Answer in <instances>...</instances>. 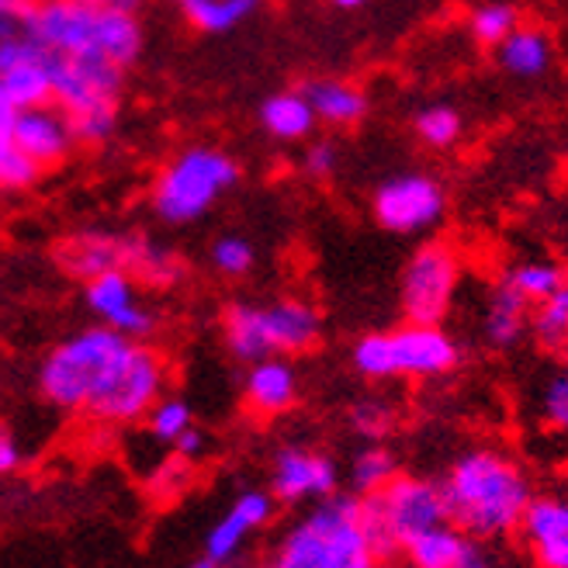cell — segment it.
Returning <instances> with one entry per match:
<instances>
[{
    "instance_id": "cell-1",
    "label": "cell",
    "mask_w": 568,
    "mask_h": 568,
    "mask_svg": "<svg viewBox=\"0 0 568 568\" xmlns=\"http://www.w3.org/2000/svg\"><path fill=\"white\" fill-rule=\"evenodd\" d=\"M437 486L447 524L481 545L517 534L534 499V481L524 465L496 447H471L458 454Z\"/></svg>"
},
{
    "instance_id": "cell-2",
    "label": "cell",
    "mask_w": 568,
    "mask_h": 568,
    "mask_svg": "<svg viewBox=\"0 0 568 568\" xmlns=\"http://www.w3.org/2000/svg\"><path fill=\"white\" fill-rule=\"evenodd\" d=\"M274 561L284 568H372L378 555L361 520V496H326L284 534Z\"/></svg>"
},
{
    "instance_id": "cell-3",
    "label": "cell",
    "mask_w": 568,
    "mask_h": 568,
    "mask_svg": "<svg viewBox=\"0 0 568 568\" xmlns=\"http://www.w3.org/2000/svg\"><path fill=\"white\" fill-rule=\"evenodd\" d=\"M132 339L111 326H91L52 347L39 367V388L55 409L88 413L108 378L115 375Z\"/></svg>"
},
{
    "instance_id": "cell-4",
    "label": "cell",
    "mask_w": 568,
    "mask_h": 568,
    "mask_svg": "<svg viewBox=\"0 0 568 568\" xmlns=\"http://www.w3.org/2000/svg\"><path fill=\"white\" fill-rule=\"evenodd\" d=\"M354 367L372 382L440 378L462 364V347L444 326L406 323L392 333H367L354 344Z\"/></svg>"
},
{
    "instance_id": "cell-5",
    "label": "cell",
    "mask_w": 568,
    "mask_h": 568,
    "mask_svg": "<svg viewBox=\"0 0 568 568\" xmlns=\"http://www.w3.org/2000/svg\"><path fill=\"white\" fill-rule=\"evenodd\" d=\"M361 520L378 561H385L399 555L403 545L413 541L416 534L447 524V509L434 478L399 471L385 489L361 496Z\"/></svg>"
},
{
    "instance_id": "cell-6",
    "label": "cell",
    "mask_w": 568,
    "mask_h": 568,
    "mask_svg": "<svg viewBox=\"0 0 568 568\" xmlns=\"http://www.w3.org/2000/svg\"><path fill=\"white\" fill-rule=\"evenodd\" d=\"M240 181V166L212 146H191L170 160L153 184V209L163 222L184 225L205 215L222 191Z\"/></svg>"
},
{
    "instance_id": "cell-7",
    "label": "cell",
    "mask_w": 568,
    "mask_h": 568,
    "mask_svg": "<svg viewBox=\"0 0 568 568\" xmlns=\"http://www.w3.org/2000/svg\"><path fill=\"white\" fill-rule=\"evenodd\" d=\"M163 385H166L163 354L150 344H142V339H132L125 357L115 367V375L108 378L101 395L88 406V416L101 423H135L163 399Z\"/></svg>"
},
{
    "instance_id": "cell-8",
    "label": "cell",
    "mask_w": 568,
    "mask_h": 568,
    "mask_svg": "<svg viewBox=\"0 0 568 568\" xmlns=\"http://www.w3.org/2000/svg\"><path fill=\"white\" fill-rule=\"evenodd\" d=\"M458 281H462V261L454 246L440 240L423 243L409 257L399 284L406 323L440 326L454 305V295H458Z\"/></svg>"
},
{
    "instance_id": "cell-9",
    "label": "cell",
    "mask_w": 568,
    "mask_h": 568,
    "mask_svg": "<svg viewBox=\"0 0 568 568\" xmlns=\"http://www.w3.org/2000/svg\"><path fill=\"white\" fill-rule=\"evenodd\" d=\"M49 80H52V104H60L67 115H80L88 108L119 104L125 70L101 52H80V55L49 52Z\"/></svg>"
},
{
    "instance_id": "cell-10",
    "label": "cell",
    "mask_w": 568,
    "mask_h": 568,
    "mask_svg": "<svg viewBox=\"0 0 568 568\" xmlns=\"http://www.w3.org/2000/svg\"><path fill=\"white\" fill-rule=\"evenodd\" d=\"M447 194L426 174H399L375 191V219L382 230L413 236L426 233L444 219Z\"/></svg>"
},
{
    "instance_id": "cell-11",
    "label": "cell",
    "mask_w": 568,
    "mask_h": 568,
    "mask_svg": "<svg viewBox=\"0 0 568 568\" xmlns=\"http://www.w3.org/2000/svg\"><path fill=\"white\" fill-rule=\"evenodd\" d=\"M98 8L83 0H45V4L21 14V32L45 52L80 55L94 49Z\"/></svg>"
},
{
    "instance_id": "cell-12",
    "label": "cell",
    "mask_w": 568,
    "mask_h": 568,
    "mask_svg": "<svg viewBox=\"0 0 568 568\" xmlns=\"http://www.w3.org/2000/svg\"><path fill=\"white\" fill-rule=\"evenodd\" d=\"M11 146L21 150L28 160H36L42 170H52L70 160L77 150L70 115L60 104H36V108H18L14 129H11Z\"/></svg>"
},
{
    "instance_id": "cell-13",
    "label": "cell",
    "mask_w": 568,
    "mask_h": 568,
    "mask_svg": "<svg viewBox=\"0 0 568 568\" xmlns=\"http://www.w3.org/2000/svg\"><path fill=\"white\" fill-rule=\"evenodd\" d=\"M339 471L320 450L308 447H281L271 468V496L281 503L326 499L336 493Z\"/></svg>"
},
{
    "instance_id": "cell-14",
    "label": "cell",
    "mask_w": 568,
    "mask_h": 568,
    "mask_svg": "<svg viewBox=\"0 0 568 568\" xmlns=\"http://www.w3.org/2000/svg\"><path fill=\"white\" fill-rule=\"evenodd\" d=\"M83 298H88V308L94 316L104 320V326L119 329L129 339H142L156 329V316L146 305L135 302V281L125 271H104L91 277Z\"/></svg>"
},
{
    "instance_id": "cell-15",
    "label": "cell",
    "mask_w": 568,
    "mask_h": 568,
    "mask_svg": "<svg viewBox=\"0 0 568 568\" xmlns=\"http://www.w3.org/2000/svg\"><path fill=\"white\" fill-rule=\"evenodd\" d=\"M409 568H493L489 551L481 541L468 537L454 524H437L430 530L416 534L399 551Z\"/></svg>"
},
{
    "instance_id": "cell-16",
    "label": "cell",
    "mask_w": 568,
    "mask_h": 568,
    "mask_svg": "<svg viewBox=\"0 0 568 568\" xmlns=\"http://www.w3.org/2000/svg\"><path fill=\"white\" fill-rule=\"evenodd\" d=\"M520 537L537 568H568V499L534 496L520 520Z\"/></svg>"
},
{
    "instance_id": "cell-17",
    "label": "cell",
    "mask_w": 568,
    "mask_h": 568,
    "mask_svg": "<svg viewBox=\"0 0 568 568\" xmlns=\"http://www.w3.org/2000/svg\"><path fill=\"white\" fill-rule=\"evenodd\" d=\"M274 517V496L264 493V489H246L236 496V503L230 506V514H225L205 537V555L215 561V565H230L246 537L264 527L267 520Z\"/></svg>"
},
{
    "instance_id": "cell-18",
    "label": "cell",
    "mask_w": 568,
    "mask_h": 568,
    "mask_svg": "<svg viewBox=\"0 0 568 568\" xmlns=\"http://www.w3.org/2000/svg\"><path fill=\"white\" fill-rule=\"evenodd\" d=\"M261 312L271 354H305L320 344L323 320L316 305L302 298H277L271 305H261Z\"/></svg>"
},
{
    "instance_id": "cell-19",
    "label": "cell",
    "mask_w": 568,
    "mask_h": 568,
    "mask_svg": "<svg viewBox=\"0 0 568 568\" xmlns=\"http://www.w3.org/2000/svg\"><path fill=\"white\" fill-rule=\"evenodd\" d=\"M243 395H246V406L257 413V416H281L288 413L298 399V378H295V367L281 357H264V361H253L246 382H243Z\"/></svg>"
},
{
    "instance_id": "cell-20",
    "label": "cell",
    "mask_w": 568,
    "mask_h": 568,
    "mask_svg": "<svg viewBox=\"0 0 568 568\" xmlns=\"http://www.w3.org/2000/svg\"><path fill=\"white\" fill-rule=\"evenodd\" d=\"M122 261H125V236H111V233H77L55 246V264L80 281H91L104 271H122Z\"/></svg>"
},
{
    "instance_id": "cell-21",
    "label": "cell",
    "mask_w": 568,
    "mask_h": 568,
    "mask_svg": "<svg viewBox=\"0 0 568 568\" xmlns=\"http://www.w3.org/2000/svg\"><path fill=\"white\" fill-rule=\"evenodd\" d=\"M298 94L308 101L316 122H326V125H357L367 115V94L351 80L316 77V80H305Z\"/></svg>"
},
{
    "instance_id": "cell-22",
    "label": "cell",
    "mask_w": 568,
    "mask_h": 568,
    "mask_svg": "<svg viewBox=\"0 0 568 568\" xmlns=\"http://www.w3.org/2000/svg\"><path fill=\"white\" fill-rule=\"evenodd\" d=\"M530 308L534 305L506 277L496 281V288L489 292V302H486V316H481V333H486L489 347H496V351L517 347L520 336L527 333Z\"/></svg>"
},
{
    "instance_id": "cell-23",
    "label": "cell",
    "mask_w": 568,
    "mask_h": 568,
    "mask_svg": "<svg viewBox=\"0 0 568 568\" xmlns=\"http://www.w3.org/2000/svg\"><path fill=\"white\" fill-rule=\"evenodd\" d=\"M122 271L132 281L150 284V288H174V284L184 277V264L178 253L150 236H125Z\"/></svg>"
},
{
    "instance_id": "cell-24",
    "label": "cell",
    "mask_w": 568,
    "mask_h": 568,
    "mask_svg": "<svg viewBox=\"0 0 568 568\" xmlns=\"http://www.w3.org/2000/svg\"><path fill=\"white\" fill-rule=\"evenodd\" d=\"M499 67L514 77H524V80H537L551 70V39L541 28H514L499 45Z\"/></svg>"
},
{
    "instance_id": "cell-25",
    "label": "cell",
    "mask_w": 568,
    "mask_h": 568,
    "mask_svg": "<svg viewBox=\"0 0 568 568\" xmlns=\"http://www.w3.org/2000/svg\"><path fill=\"white\" fill-rule=\"evenodd\" d=\"M222 333H225V347L233 351L236 361H264L274 357L271 344H267V329H264V312L261 305H246V302H233L222 312Z\"/></svg>"
},
{
    "instance_id": "cell-26",
    "label": "cell",
    "mask_w": 568,
    "mask_h": 568,
    "mask_svg": "<svg viewBox=\"0 0 568 568\" xmlns=\"http://www.w3.org/2000/svg\"><path fill=\"white\" fill-rule=\"evenodd\" d=\"M94 49L101 55H108L111 63H119L122 70H129L139 60V52H142V24H139V18L129 14V11H115V8H98Z\"/></svg>"
},
{
    "instance_id": "cell-27",
    "label": "cell",
    "mask_w": 568,
    "mask_h": 568,
    "mask_svg": "<svg viewBox=\"0 0 568 568\" xmlns=\"http://www.w3.org/2000/svg\"><path fill=\"white\" fill-rule=\"evenodd\" d=\"M0 88L11 98L14 108H36L52 101V80H49V52L39 45L32 55H24L14 67L0 73Z\"/></svg>"
},
{
    "instance_id": "cell-28",
    "label": "cell",
    "mask_w": 568,
    "mask_h": 568,
    "mask_svg": "<svg viewBox=\"0 0 568 568\" xmlns=\"http://www.w3.org/2000/svg\"><path fill=\"white\" fill-rule=\"evenodd\" d=\"M261 125L281 142H295L316 129V115H312L308 101L298 91H288V94H274L261 104Z\"/></svg>"
},
{
    "instance_id": "cell-29",
    "label": "cell",
    "mask_w": 568,
    "mask_h": 568,
    "mask_svg": "<svg viewBox=\"0 0 568 568\" xmlns=\"http://www.w3.org/2000/svg\"><path fill=\"white\" fill-rule=\"evenodd\" d=\"M178 8L184 18L202 28V32H233L236 24H243L253 11L261 8V0H178Z\"/></svg>"
},
{
    "instance_id": "cell-30",
    "label": "cell",
    "mask_w": 568,
    "mask_h": 568,
    "mask_svg": "<svg viewBox=\"0 0 568 568\" xmlns=\"http://www.w3.org/2000/svg\"><path fill=\"white\" fill-rule=\"evenodd\" d=\"M527 326H530L534 339L545 351H565L568 347V281L551 298L537 302L530 308V323Z\"/></svg>"
},
{
    "instance_id": "cell-31",
    "label": "cell",
    "mask_w": 568,
    "mask_h": 568,
    "mask_svg": "<svg viewBox=\"0 0 568 568\" xmlns=\"http://www.w3.org/2000/svg\"><path fill=\"white\" fill-rule=\"evenodd\" d=\"M395 475H399L395 454L382 444H372V447H364L351 465V489H354V496H372V493L385 489Z\"/></svg>"
},
{
    "instance_id": "cell-32",
    "label": "cell",
    "mask_w": 568,
    "mask_h": 568,
    "mask_svg": "<svg viewBox=\"0 0 568 568\" xmlns=\"http://www.w3.org/2000/svg\"><path fill=\"white\" fill-rule=\"evenodd\" d=\"M416 135L426 142L430 150H450L454 142L462 139V111L450 108V104H430V108H419L416 119H413Z\"/></svg>"
},
{
    "instance_id": "cell-33",
    "label": "cell",
    "mask_w": 568,
    "mask_h": 568,
    "mask_svg": "<svg viewBox=\"0 0 568 568\" xmlns=\"http://www.w3.org/2000/svg\"><path fill=\"white\" fill-rule=\"evenodd\" d=\"M514 288L530 302V305H537V302H545V298H551L561 284L568 281V274L558 267V264H545V261H534V264H517V267H509L506 274H503Z\"/></svg>"
},
{
    "instance_id": "cell-34",
    "label": "cell",
    "mask_w": 568,
    "mask_h": 568,
    "mask_svg": "<svg viewBox=\"0 0 568 568\" xmlns=\"http://www.w3.org/2000/svg\"><path fill=\"white\" fill-rule=\"evenodd\" d=\"M520 24V14L514 4H506V0H489V4H481L471 11V39L478 45H499L514 28Z\"/></svg>"
},
{
    "instance_id": "cell-35",
    "label": "cell",
    "mask_w": 568,
    "mask_h": 568,
    "mask_svg": "<svg viewBox=\"0 0 568 568\" xmlns=\"http://www.w3.org/2000/svg\"><path fill=\"white\" fill-rule=\"evenodd\" d=\"M73 125V139L77 146H101L111 135H115L119 125V104H101V108H88L80 115H70Z\"/></svg>"
},
{
    "instance_id": "cell-36",
    "label": "cell",
    "mask_w": 568,
    "mask_h": 568,
    "mask_svg": "<svg viewBox=\"0 0 568 568\" xmlns=\"http://www.w3.org/2000/svg\"><path fill=\"white\" fill-rule=\"evenodd\" d=\"M351 426H354V434H361L364 440H382L392 434V426H395V409L392 403L385 399H361L354 403L351 409Z\"/></svg>"
},
{
    "instance_id": "cell-37",
    "label": "cell",
    "mask_w": 568,
    "mask_h": 568,
    "mask_svg": "<svg viewBox=\"0 0 568 568\" xmlns=\"http://www.w3.org/2000/svg\"><path fill=\"white\" fill-rule=\"evenodd\" d=\"M146 416H150V434L163 444H174L191 426V406L184 399H160Z\"/></svg>"
},
{
    "instance_id": "cell-38",
    "label": "cell",
    "mask_w": 568,
    "mask_h": 568,
    "mask_svg": "<svg viewBox=\"0 0 568 568\" xmlns=\"http://www.w3.org/2000/svg\"><path fill=\"white\" fill-rule=\"evenodd\" d=\"M253 261H257V253H253V246L243 236H222L212 246V264L230 277H243L253 267Z\"/></svg>"
},
{
    "instance_id": "cell-39",
    "label": "cell",
    "mask_w": 568,
    "mask_h": 568,
    "mask_svg": "<svg viewBox=\"0 0 568 568\" xmlns=\"http://www.w3.org/2000/svg\"><path fill=\"white\" fill-rule=\"evenodd\" d=\"M541 409H545V419L555 426V430L568 434V382H565L561 375L545 388Z\"/></svg>"
},
{
    "instance_id": "cell-40",
    "label": "cell",
    "mask_w": 568,
    "mask_h": 568,
    "mask_svg": "<svg viewBox=\"0 0 568 568\" xmlns=\"http://www.w3.org/2000/svg\"><path fill=\"white\" fill-rule=\"evenodd\" d=\"M336 160H339V153L333 142H312L305 153V170L312 178H329L336 170Z\"/></svg>"
},
{
    "instance_id": "cell-41",
    "label": "cell",
    "mask_w": 568,
    "mask_h": 568,
    "mask_svg": "<svg viewBox=\"0 0 568 568\" xmlns=\"http://www.w3.org/2000/svg\"><path fill=\"white\" fill-rule=\"evenodd\" d=\"M21 462H24V454H21V444L14 440V434L8 430V426L0 423V475L14 471V468H18Z\"/></svg>"
},
{
    "instance_id": "cell-42",
    "label": "cell",
    "mask_w": 568,
    "mask_h": 568,
    "mask_svg": "<svg viewBox=\"0 0 568 568\" xmlns=\"http://www.w3.org/2000/svg\"><path fill=\"white\" fill-rule=\"evenodd\" d=\"M174 450H178V458H184V462L202 458V450H205V434L197 430V426H187V430L174 440Z\"/></svg>"
},
{
    "instance_id": "cell-43",
    "label": "cell",
    "mask_w": 568,
    "mask_h": 568,
    "mask_svg": "<svg viewBox=\"0 0 568 568\" xmlns=\"http://www.w3.org/2000/svg\"><path fill=\"white\" fill-rule=\"evenodd\" d=\"M14 115L18 108L11 104V98L4 94V88H0V150L11 146V129H14Z\"/></svg>"
},
{
    "instance_id": "cell-44",
    "label": "cell",
    "mask_w": 568,
    "mask_h": 568,
    "mask_svg": "<svg viewBox=\"0 0 568 568\" xmlns=\"http://www.w3.org/2000/svg\"><path fill=\"white\" fill-rule=\"evenodd\" d=\"M14 36H21V14H14V11H8L4 4H0V42L14 39Z\"/></svg>"
},
{
    "instance_id": "cell-45",
    "label": "cell",
    "mask_w": 568,
    "mask_h": 568,
    "mask_svg": "<svg viewBox=\"0 0 568 568\" xmlns=\"http://www.w3.org/2000/svg\"><path fill=\"white\" fill-rule=\"evenodd\" d=\"M83 4H94V8H115V11H129V14H135V8L142 4V0H83Z\"/></svg>"
},
{
    "instance_id": "cell-46",
    "label": "cell",
    "mask_w": 568,
    "mask_h": 568,
    "mask_svg": "<svg viewBox=\"0 0 568 568\" xmlns=\"http://www.w3.org/2000/svg\"><path fill=\"white\" fill-rule=\"evenodd\" d=\"M8 11H14V14H28L32 8H39V4H45V0H0Z\"/></svg>"
},
{
    "instance_id": "cell-47",
    "label": "cell",
    "mask_w": 568,
    "mask_h": 568,
    "mask_svg": "<svg viewBox=\"0 0 568 568\" xmlns=\"http://www.w3.org/2000/svg\"><path fill=\"white\" fill-rule=\"evenodd\" d=\"M329 4H336V8H344V11H354V8L367 4V0H329Z\"/></svg>"
},
{
    "instance_id": "cell-48",
    "label": "cell",
    "mask_w": 568,
    "mask_h": 568,
    "mask_svg": "<svg viewBox=\"0 0 568 568\" xmlns=\"http://www.w3.org/2000/svg\"><path fill=\"white\" fill-rule=\"evenodd\" d=\"M187 568H222V565H215V561H212L209 555H202V558H194V561H191Z\"/></svg>"
},
{
    "instance_id": "cell-49",
    "label": "cell",
    "mask_w": 568,
    "mask_h": 568,
    "mask_svg": "<svg viewBox=\"0 0 568 568\" xmlns=\"http://www.w3.org/2000/svg\"><path fill=\"white\" fill-rule=\"evenodd\" d=\"M372 568H403V565H395V558H385V561H375Z\"/></svg>"
},
{
    "instance_id": "cell-50",
    "label": "cell",
    "mask_w": 568,
    "mask_h": 568,
    "mask_svg": "<svg viewBox=\"0 0 568 568\" xmlns=\"http://www.w3.org/2000/svg\"><path fill=\"white\" fill-rule=\"evenodd\" d=\"M561 354H565V372H561V378H565V382H568V347H565V351H561Z\"/></svg>"
},
{
    "instance_id": "cell-51",
    "label": "cell",
    "mask_w": 568,
    "mask_h": 568,
    "mask_svg": "<svg viewBox=\"0 0 568 568\" xmlns=\"http://www.w3.org/2000/svg\"><path fill=\"white\" fill-rule=\"evenodd\" d=\"M257 568H284V565H277V561H274V558H271V561H267V565H257Z\"/></svg>"
},
{
    "instance_id": "cell-52",
    "label": "cell",
    "mask_w": 568,
    "mask_h": 568,
    "mask_svg": "<svg viewBox=\"0 0 568 568\" xmlns=\"http://www.w3.org/2000/svg\"><path fill=\"white\" fill-rule=\"evenodd\" d=\"M8 150H11V146H4V150H0V160H4V153H8Z\"/></svg>"
}]
</instances>
